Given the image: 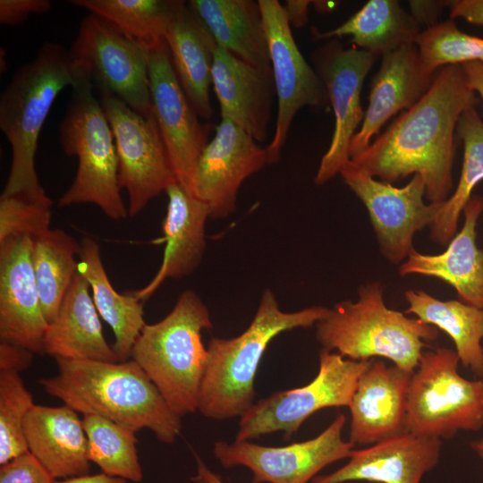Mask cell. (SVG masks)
I'll use <instances>...</instances> for the list:
<instances>
[{
    "mask_svg": "<svg viewBox=\"0 0 483 483\" xmlns=\"http://www.w3.org/2000/svg\"><path fill=\"white\" fill-rule=\"evenodd\" d=\"M477 103L462 66L442 67L420 99L350 161L388 183L418 174L425 182V198L432 203L443 202L453 189L459 119Z\"/></svg>",
    "mask_w": 483,
    "mask_h": 483,
    "instance_id": "6da1fadb",
    "label": "cell"
},
{
    "mask_svg": "<svg viewBox=\"0 0 483 483\" xmlns=\"http://www.w3.org/2000/svg\"><path fill=\"white\" fill-rule=\"evenodd\" d=\"M55 360L57 374L39 380L47 394L82 415H98L134 432L149 429L165 444L176 440L182 417L133 360Z\"/></svg>",
    "mask_w": 483,
    "mask_h": 483,
    "instance_id": "7a4b0ae2",
    "label": "cell"
},
{
    "mask_svg": "<svg viewBox=\"0 0 483 483\" xmlns=\"http://www.w3.org/2000/svg\"><path fill=\"white\" fill-rule=\"evenodd\" d=\"M81 73L68 50L48 41L13 74L0 96V129L12 150L1 196L52 206L36 172L38 141L55 98L64 89L74 86Z\"/></svg>",
    "mask_w": 483,
    "mask_h": 483,
    "instance_id": "3957f363",
    "label": "cell"
},
{
    "mask_svg": "<svg viewBox=\"0 0 483 483\" xmlns=\"http://www.w3.org/2000/svg\"><path fill=\"white\" fill-rule=\"evenodd\" d=\"M327 308L312 306L283 311L274 292L266 289L248 328L233 338L213 337L201 381L198 411L216 420L242 417L253 404L254 382L270 342L283 332L315 326Z\"/></svg>",
    "mask_w": 483,
    "mask_h": 483,
    "instance_id": "277c9868",
    "label": "cell"
},
{
    "mask_svg": "<svg viewBox=\"0 0 483 483\" xmlns=\"http://www.w3.org/2000/svg\"><path fill=\"white\" fill-rule=\"evenodd\" d=\"M358 295L356 301H343L327 308L315 325L318 343L352 360L385 358L413 373L426 343L438 337V329L389 309L378 281L361 284Z\"/></svg>",
    "mask_w": 483,
    "mask_h": 483,
    "instance_id": "5b68a950",
    "label": "cell"
},
{
    "mask_svg": "<svg viewBox=\"0 0 483 483\" xmlns=\"http://www.w3.org/2000/svg\"><path fill=\"white\" fill-rule=\"evenodd\" d=\"M213 327L199 296L186 290L161 320L146 324L131 353L180 417L198 411L201 381L208 360L201 332Z\"/></svg>",
    "mask_w": 483,
    "mask_h": 483,
    "instance_id": "8992f818",
    "label": "cell"
},
{
    "mask_svg": "<svg viewBox=\"0 0 483 483\" xmlns=\"http://www.w3.org/2000/svg\"><path fill=\"white\" fill-rule=\"evenodd\" d=\"M82 71V70H81ZM59 142L67 157L78 158L75 177L58 199V207L93 204L113 220L125 219L114 135L91 78L82 71L59 125Z\"/></svg>",
    "mask_w": 483,
    "mask_h": 483,
    "instance_id": "52a82bcc",
    "label": "cell"
},
{
    "mask_svg": "<svg viewBox=\"0 0 483 483\" xmlns=\"http://www.w3.org/2000/svg\"><path fill=\"white\" fill-rule=\"evenodd\" d=\"M454 350L423 351L411 375L407 404V431L449 439L461 430L483 427L481 379L468 380L458 372Z\"/></svg>",
    "mask_w": 483,
    "mask_h": 483,
    "instance_id": "ba28073f",
    "label": "cell"
},
{
    "mask_svg": "<svg viewBox=\"0 0 483 483\" xmlns=\"http://www.w3.org/2000/svg\"><path fill=\"white\" fill-rule=\"evenodd\" d=\"M372 360L344 359L322 348L314 379L301 387L275 392L254 403L241 417L235 440L249 441L278 431L288 440L318 411L349 408L358 380Z\"/></svg>",
    "mask_w": 483,
    "mask_h": 483,
    "instance_id": "9c48e42d",
    "label": "cell"
},
{
    "mask_svg": "<svg viewBox=\"0 0 483 483\" xmlns=\"http://www.w3.org/2000/svg\"><path fill=\"white\" fill-rule=\"evenodd\" d=\"M100 102L114 139L119 186L135 216L176 179L153 111L141 114L106 89Z\"/></svg>",
    "mask_w": 483,
    "mask_h": 483,
    "instance_id": "30bf717a",
    "label": "cell"
},
{
    "mask_svg": "<svg viewBox=\"0 0 483 483\" xmlns=\"http://www.w3.org/2000/svg\"><path fill=\"white\" fill-rule=\"evenodd\" d=\"M69 55L100 89L118 97L141 114L152 112L148 52L106 20L89 13L80 23Z\"/></svg>",
    "mask_w": 483,
    "mask_h": 483,
    "instance_id": "8fae6325",
    "label": "cell"
},
{
    "mask_svg": "<svg viewBox=\"0 0 483 483\" xmlns=\"http://www.w3.org/2000/svg\"><path fill=\"white\" fill-rule=\"evenodd\" d=\"M339 174L367 208L380 252L390 263L400 266L414 250L415 234L431 225L441 202H424L425 182L418 174L403 187H395L375 179L351 161Z\"/></svg>",
    "mask_w": 483,
    "mask_h": 483,
    "instance_id": "7c38bea8",
    "label": "cell"
},
{
    "mask_svg": "<svg viewBox=\"0 0 483 483\" xmlns=\"http://www.w3.org/2000/svg\"><path fill=\"white\" fill-rule=\"evenodd\" d=\"M345 422L340 413L316 437L281 447L216 441L213 453L225 469L248 468L252 483H309L326 466L351 456L355 445L342 437Z\"/></svg>",
    "mask_w": 483,
    "mask_h": 483,
    "instance_id": "4fadbf2b",
    "label": "cell"
},
{
    "mask_svg": "<svg viewBox=\"0 0 483 483\" xmlns=\"http://www.w3.org/2000/svg\"><path fill=\"white\" fill-rule=\"evenodd\" d=\"M258 4L277 97L275 129L267 147L268 164H274L296 114L304 106L321 108L329 102L321 79L296 45L284 5L277 0H258Z\"/></svg>",
    "mask_w": 483,
    "mask_h": 483,
    "instance_id": "5bb4252c",
    "label": "cell"
},
{
    "mask_svg": "<svg viewBox=\"0 0 483 483\" xmlns=\"http://www.w3.org/2000/svg\"><path fill=\"white\" fill-rule=\"evenodd\" d=\"M311 57L335 118L329 148L314 179L317 185H322L350 161V144L364 117L360 102L362 86L376 57L354 46L344 48L336 38L314 51Z\"/></svg>",
    "mask_w": 483,
    "mask_h": 483,
    "instance_id": "9a60e30c",
    "label": "cell"
},
{
    "mask_svg": "<svg viewBox=\"0 0 483 483\" xmlns=\"http://www.w3.org/2000/svg\"><path fill=\"white\" fill-rule=\"evenodd\" d=\"M151 106L177 182L190 194L199 158L212 127L188 100L163 39L148 51Z\"/></svg>",
    "mask_w": 483,
    "mask_h": 483,
    "instance_id": "2e32d148",
    "label": "cell"
},
{
    "mask_svg": "<svg viewBox=\"0 0 483 483\" xmlns=\"http://www.w3.org/2000/svg\"><path fill=\"white\" fill-rule=\"evenodd\" d=\"M267 164V148L233 122L221 118L199 158L191 195L208 206L210 218H225L235 210L242 182Z\"/></svg>",
    "mask_w": 483,
    "mask_h": 483,
    "instance_id": "e0dca14e",
    "label": "cell"
},
{
    "mask_svg": "<svg viewBox=\"0 0 483 483\" xmlns=\"http://www.w3.org/2000/svg\"><path fill=\"white\" fill-rule=\"evenodd\" d=\"M47 326L32 264L31 237L12 238L0 245V341L44 354Z\"/></svg>",
    "mask_w": 483,
    "mask_h": 483,
    "instance_id": "ac0fdd59",
    "label": "cell"
},
{
    "mask_svg": "<svg viewBox=\"0 0 483 483\" xmlns=\"http://www.w3.org/2000/svg\"><path fill=\"white\" fill-rule=\"evenodd\" d=\"M412 373L373 359L360 375L352 402L350 442L374 445L407 431Z\"/></svg>",
    "mask_w": 483,
    "mask_h": 483,
    "instance_id": "d6986e66",
    "label": "cell"
},
{
    "mask_svg": "<svg viewBox=\"0 0 483 483\" xmlns=\"http://www.w3.org/2000/svg\"><path fill=\"white\" fill-rule=\"evenodd\" d=\"M212 85L221 118L238 125L257 142L265 141L276 96L271 66L248 63L217 46Z\"/></svg>",
    "mask_w": 483,
    "mask_h": 483,
    "instance_id": "ffe728a7",
    "label": "cell"
},
{
    "mask_svg": "<svg viewBox=\"0 0 483 483\" xmlns=\"http://www.w3.org/2000/svg\"><path fill=\"white\" fill-rule=\"evenodd\" d=\"M441 440L405 432L352 450L349 462L334 472L316 476L311 483H420L438 463Z\"/></svg>",
    "mask_w": 483,
    "mask_h": 483,
    "instance_id": "44dd1931",
    "label": "cell"
},
{
    "mask_svg": "<svg viewBox=\"0 0 483 483\" xmlns=\"http://www.w3.org/2000/svg\"><path fill=\"white\" fill-rule=\"evenodd\" d=\"M434 77L425 72L415 44L383 55L371 82L363 121L350 144V159L369 147L393 115L415 105L429 89Z\"/></svg>",
    "mask_w": 483,
    "mask_h": 483,
    "instance_id": "7402d4cb",
    "label": "cell"
},
{
    "mask_svg": "<svg viewBox=\"0 0 483 483\" xmlns=\"http://www.w3.org/2000/svg\"><path fill=\"white\" fill-rule=\"evenodd\" d=\"M462 213V227L444 252L423 254L414 249L399 266L398 273L401 276L420 275L440 279L453 287L459 301L483 309V250L476 243L483 197L472 195Z\"/></svg>",
    "mask_w": 483,
    "mask_h": 483,
    "instance_id": "603a6c76",
    "label": "cell"
},
{
    "mask_svg": "<svg viewBox=\"0 0 483 483\" xmlns=\"http://www.w3.org/2000/svg\"><path fill=\"white\" fill-rule=\"evenodd\" d=\"M167 207L162 223L165 242L161 266L144 287L129 291L140 301L148 299L169 278L179 279L193 273L206 250L208 206L174 181L165 190Z\"/></svg>",
    "mask_w": 483,
    "mask_h": 483,
    "instance_id": "cb8c5ba5",
    "label": "cell"
},
{
    "mask_svg": "<svg viewBox=\"0 0 483 483\" xmlns=\"http://www.w3.org/2000/svg\"><path fill=\"white\" fill-rule=\"evenodd\" d=\"M23 432L28 451L55 479L89 474L88 439L73 409L34 404Z\"/></svg>",
    "mask_w": 483,
    "mask_h": 483,
    "instance_id": "d4e9b609",
    "label": "cell"
},
{
    "mask_svg": "<svg viewBox=\"0 0 483 483\" xmlns=\"http://www.w3.org/2000/svg\"><path fill=\"white\" fill-rule=\"evenodd\" d=\"M172 63L191 106L201 119L213 115L212 65L217 44L201 19L183 1H175L165 34Z\"/></svg>",
    "mask_w": 483,
    "mask_h": 483,
    "instance_id": "484cf974",
    "label": "cell"
},
{
    "mask_svg": "<svg viewBox=\"0 0 483 483\" xmlns=\"http://www.w3.org/2000/svg\"><path fill=\"white\" fill-rule=\"evenodd\" d=\"M89 284L78 272L58 312L48 323L44 353L54 359L116 362L119 359L106 342Z\"/></svg>",
    "mask_w": 483,
    "mask_h": 483,
    "instance_id": "4316f807",
    "label": "cell"
},
{
    "mask_svg": "<svg viewBox=\"0 0 483 483\" xmlns=\"http://www.w3.org/2000/svg\"><path fill=\"white\" fill-rule=\"evenodd\" d=\"M189 7L201 19L218 47L259 66H271L258 1L191 0Z\"/></svg>",
    "mask_w": 483,
    "mask_h": 483,
    "instance_id": "83f0119b",
    "label": "cell"
},
{
    "mask_svg": "<svg viewBox=\"0 0 483 483\" xmlns=\"http://www.w3.org/2000/svg\"><path fill=\"white\" fill-rule=\"evenodd\" d=\"M78 272L89 283L97 310L114 333L113 349L119 361L128 360L146 325L143 301L129 291L119 293L114 289L103 265L99 246L89 237L80 242Z\"/></svg>",
    "mask_w": 483,
    "mask_h": 483,
    "instance_id": "f1b7e54d",
    "label": "cell"
},
{
    "mask_svg": "<svg viewBox=\"0 0 483 483\" xmlns=\"http://www.w3.org/2000/svg\"><path fill=\"white\" fill-rule=\"evenodd\" d=\"M419 24L396 0H369L341 25L327 31L312 29L315 39L351 36L353 46L375 57L415 44Z\"/></svg>",
    "mask_w": 483,
    "mask_h": 483,
    "instance_id": "f546056e",
    "label": "cell"
},
{
    "mask_svg": "<svg viewBox=\"0 0 483 483\" xmlns=\"http://www.w3.org/2000/svg\"><path fill=\"white\" fill-rule=\"evenodd\" d=\"M404 298L413 314L452 339L463 367L483 378V309L459 300L440 301L423 290H408Z\"/></svg>",
    "mask_w": 483,
    "mask_h": 483,
    "instance_id": "4dcf8cb0",
    "label": "cell"
},
{
    "mask_svg": "<svg viewBox=\"0 0 483 483\" xmlns=\"http://www.w3.org/2000/svg\"><path fill=\"white\" fill-rule=\"evenodd\" d=\"M456 134L463 144L460 178L455 190L441 202L440 209L428 226L431 241L441 246H447L456 234L460 216L474 188L483 181V121L475 107L461 115Z\"/></svg>",
    "mask_w": 483,
    "mask_h": 483,
    "instance_id": "1f68e13d",
    "label": "cell"
},
{
    "mask_svg": "<svg viewBox=\"0 0 483 483\" xmlns=\"http://www.w3.org/2000/svg\"><path fill=\"white\" fill-rule=\"evenodd\" d=\"M32 240V264L44 315L56 316L62 301L78 273L80 243L61 229H49Z\"/></svg>",
    "mask_w": 483,
    "mask_h": 483,
    "instance_id": "d6a6232c",
    "label": "cell"
},
{
    "mask_svg": "<svg viewBox=\"0 0 483 483\" xmlns=\"http://www.w3.org/2000/svg\"><path fill=\"white\" fill-rule=\"evenodd\" d=\"M175 1L167 0H72L116 27L148 52L165 39Z\"/></svg>",
    "mask_w": 483,
    "mask_h": 483,
    "instance_id": "836d02e7",
    "label": "cell"
},
{
    "mask_svg": "<svg viewBox=\"0 0 483 483\" xmlns=\"http://www.w3.org/2000/svg\"><path fill=\"white\" fill-rule=\"evenodd\" d=\"M82 425L90 462L102 472L134 483L143 479L134 431L95 414H85Z\"/></svg>",
    "mask_w": 483,
    "mask_h": 483,
    "instance_id": "e575fe53",
    "label": "cell"
},
{
    "mask_svg": "<svg viewBox=\"0 0 483 483\" xmlns=\"http://www.w3.org/2000/svg\"><path fill=\"white\" fill-rule=\"evenodd\" d=\"M415 45L425 72L431 76L447 65L483 63V38L461 30L453 19L422 30Z\"/></svg>",
    "mask_w": 483,
    "mask_h": 483,
    "instance_id": "d590c367",
    "label": "cell"
},
{
    "mask_svg": "<svg viewBox=\"0 0 483 483\" xmlns=\"http://www.w3.org/2000/svg\"><path fill=\"white\" fill-rule=\"evenodd\" d=\"M34 404L20 373L0 370V465L28 452L23 427Z\"/></svg>",
    "mask_w": 483,
    "mask_h": 483,
    "instance_id": "8d00e7d4",
    "label": "cell"
},
{
    "mask_svg": "<svg viewBox=\"0 0 483 483\" xmlns=\"http://www.w3.org/2000/svg\"><path fill=\"white\" fill-rule=\"evenodd\" d=\"M51 207L18 197H0V245L19 236H38L48 231Z\"/></svg>",
    "mask_w": 483,
    "mask_h": 483,
    "instance_id": "74e56055",
    "label": "cell"
},
{
    "mask_svg": "<svg viewBox=\"0 0 483 483\" xmlns=\"http://www.w3.org/2000/svg\"><path fill=\"white\" fill-rule=\"evenodd\" d=\"M0 466V483H54L55 480L29 451Z\"/></svg>",
    "mask_w": 483,
    "mask_h": 483,
    "instance_id": "f35d334b",
    "label": "cell"
},
{
    "mask_svg": "<svg viewBox=\"0 0 483 483\" xmlns=\"http://www.w3.org/2000/svg\"><path fill=\"white\" fill-rule=\"evenodd\" d=\"M51 8L49 0H0V23L17 26L31 15L48 13Z\"/></svg>",
    "mask_w": 483,
    "mask_h": 483,
    "instance_id": "ab89813d",
    "label": "cell"
},
{
    "mask_svg": "<svg viewBox=\"0 0 483 483\" xmlns=\"http://www.w3.org/2000/svg\"><path fill=\"white\" fill-rule=\"evenodd\" d=\"M33 354L25 347L0 341V370H13L20 373L31 365Z\"/></svg>",
    "mask_w": 483,
    "mask_h": 483,
    "instance_id": "60d3db41",
    "label": "cell"
},
{
    "mask_svg": "<svg viewBox=\"0 0 483 483\" xmlns=\"http://www.w3.org/2000/svg\"><path fill=\"white\" fill-rule=\"evenodd\" d=\"M408 3L411 9V15L420 27L425 26V29L438 23L437 18L443 12V9L447 7V1L411 0Z\"/></svg>",
    "mask_w": 483,
    "mask_h": 483,
    "instance_id": "b9f144b4",
    "label": "cell"
},
{
    "mask_svg": "<svg viewBox=\"0 0 483 483\" xmlns=\"http://www.w3.org/2000/svg\"><path fill=\"white\" fill-rule=\"evenodd\" d=\"M450 19L461 18L473 25L483 26V0L447 1Z\"/></svg>",
    "mask_w": 483,
    "mask_h": 483,
    "instance_id": "7bdbcfd3",
    "label": "cell"
},
{
    "mask_svg": "<svg viewBox=\"0 0 483 483\" xmlns=\"http://www.w3.org/2000/svg\"><path fill=\"white\" fill-rule=\"evenodd\" d=\"M310 3L307 0H288L283 4L291 26L300 28L307 24Z\"/></svg>",
    "mask_w": 483,
    "mask_h": 483,
    "instance_id": "ee69618b",
    "label": "cell"
},
{
    "mask_svg": "<svg viewBox=\"0 0 483 483\" xmlns=\"http://www.w3.org/2000/svg\"><path fill=\"white\" fill-rule=\"evenodd\" d=\"M461 66L469 88L480 97L483 113V63L470 62Z\"/></svg>",
    "mask_w": 483,
    "mask_h": 483,
    "instance_id": "f6af8a7d",
    "label": "cell"
},
{
    "mask_svg": "<svg viewBox=\"0 0 483 483\" xmlns=\"http://www.w3.org/2000/svg\"><path fill=\"white\" fill-rule=\"evenodd\" d=\"M127 480L109 476L104 472L98 474H86L81 476L70 477L62 479H55L54 483H126Z\"/></svg>",
    "mask_w": 483,
    "mask_h": 483,
    "instance_id": "bcb514c9",
    "label": "cell"
},
{
    "mask_svg": "<svg viewBox=\"0 0 483 483\" xmlns=\"http://www.w3.org/2000/svg\"><path fill=\"white\" fill-rule=\"evenodd\" d=\"M194 456L196 461V474L190 478L193 483H225L220 476L207 466L198 454L194 453Z\"/></svg>",
    "mask_w": 483,
    "mask_h": 483,
    "instance_id": "7dc6e473",
    "label": "cell"
},
{
    "mask_svg": "<svg viewBox=\"0 0 483 483\" xmlns=\"http://www.w3.org/2000/svg\"><path fill=\"white\" fill-rule=\"evenodd\" d=\"M318 12H329L334 10L337 4L335 2L328 1H315L312 2Z\"/></svg>",
    "mask_w": 483,
    "mask_h": 483,
    "instance_id": "c3c4849f",
    "label": "cell"
},
{
    "mask_svg": "<svg viewBox=\"0 0 483 483\" xmlns=\"http://www.w3.org/2000/svg\"><path fill=\"white\" fill-rule=\"evenodd\" d=\"M470 446L477 455L483 460V438L471 441Z\"/></svg>",
    "mask_w": 483,
    "mask_h": 483,
    "instance_id": "681fc988",
    "label": "cell"
},
{
    "mask_svg": "<svg viewBox=\"0 0 483 483\" xmlns=\"http://www.w3.org/2000/svg\"><path fill=\"white\" fill-rule=\"evenodd\" d=\"M1 65H0V68H1V73H3V72H4L6 71V59H5V56H6V53H5V50L4 48L1 47Z\"/></svg>",
    "mask_w": 483,
    "mask_h": 483,
    "instance_id": "f907efd6",
    "label": "cell"
},
{
    "mask_svg": "<svg viewBox=\"0 0 483 483\" xmlns=\"http://www.w3.org/2000/svg\"><path fill=\"white\" fill-rule=\"evenodd\" d=\"M482 386H483V378L481 379ZM482 409H483V398H482Z\"/></svg>",
    "mask_w": 483,
    "mask_h": 483,
    "instance_id": "816d5d0a",
    "label": "cell"
}]
</instances>
